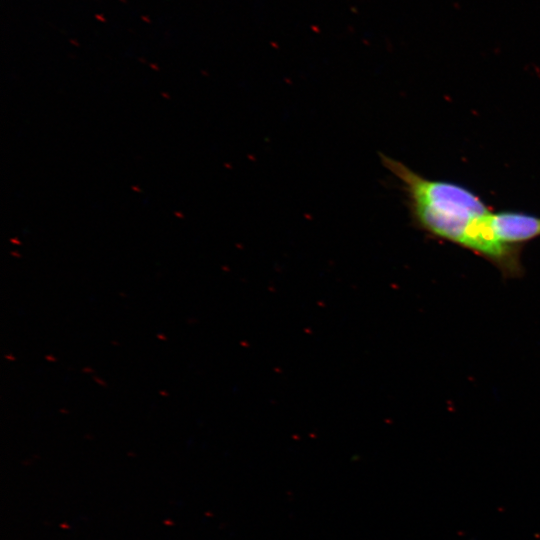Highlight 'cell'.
I'll use <instances>...</instances> for the list:
<instances>
[{
  "label": "cell",
  "mask_w": 540,
  "mask_h": 540,
  "mask_svg": "<svg viewBox=\"0 0 540 540\" xmlns=\"http://www.w3.org/2000/svg\"><path fill=\"white\" fill-rule=\"evenodd\" d=\"M380 158L401 181L416 227L477 253L506 277L522 275V245L497 240L489 222L492 211L478 195L459 184L425 178L387 155Z\"/></svg>",
  "instance_id": "cell-1"
},
{
  "label": "cell",
  "mask_w": 540,
  "mask_h": 540,
  "mask_svg": "<svg viewBox=\"0 0 540 540\" xmlns=\"http://www.w3.org/2000/svg\"><path fill=\"white\" fill-rule=\"evenodd\" d=\"M490 226L497 240L506 245H523L540 237V217L516 211L491 213Z\"/></svg>",
  "instance_id": "cell-2"
}]
</instances>
